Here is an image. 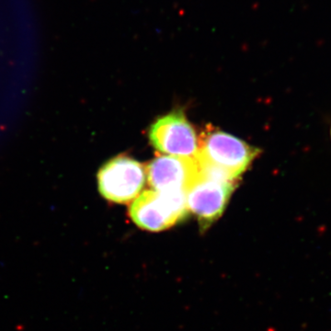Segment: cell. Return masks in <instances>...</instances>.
Returning a JSON list of instances; mask_svg holds the SVG:
<instances>
[{
  "label": "cell",
  "instance_id": "1",
  "mask_svg": "<svg viewBox=\"0 0 331 331\" xmlns=\"http://www.w3.org/2000/svg\"><path fill=\"white\" fill-rule=\"evenodd\" d=\"M258 154V149L233 135L220 131H210L203 132L199 140L197 158L202 166L236 180Z\"/></svg>",
  "mask_w": 331,
  "mask_h": 331
},
{
  "label": "cell",
  "instance_id": "2",
  "mask_svg": "<svg viewBox=\"0 0 331 331\" xmlns=\"http://www.w3.org/2000/svg\"><path fill=\"white\" fill-rule=\"evenodd\" d=\"M189 209L186 191L146 190L132 202L130 215L141 228L159 232L182 221Z\"/></svg>",
  "mask_w": 331,
  "mask_h": 331
},
{
  "label": "cell",
  "instance_id": "3",
  "mask_svg": "<svg viewBox=\"0 0 331 331\" xmlns=\"http://www.w3.org/2000/svg\"><path fill=\"white\" fill-rule=\"evenodd\" d=\"M235 181L200 166V173L187 190L186 197L188 209L196 215L201 229L208 228L223 214Z\"/></svg>",
  "mask_w": 331,
  "mask_h": 331
},
{
  "label": "cell",
  "instance_id": "4",
  "mask_svg": "<svg viewBox=\"0 0 331 331\" xmlns=\"http://www.w3.org/2000/svg\"><path fill=\"white\" fill-rule=\"evenodd\" d=\"M146 179V169L128 156H117L103 166L98 173V185L105 199L125 203L136 198Z\"/></svg>",
  "mask_w": 331,
  "mask_h": 331
},
{
  "label": "cell",
  "instance_id": "5",
  "mask_svg": "<svg viewBox=\"0 0 331 331\" xmlns=\"http://www.w3.org/2000/svg\"><path fill=\"white\" fill-rule=\"evenodd\" d=\"M148 136L161 153L190 158L198 156V137L182 111H174L156 120L149 129Z\"/></svg>",
  "mask_w": 331,
  "mask_h": 331
},
{
  "label": "cell",
  "instance_id": "6",
  "mask_svg": "<svg viewBox=\"0 0 331 331\" xmlns=\"http://www.w3.org/2000/svg\"><path fill=\"white\" fill-rule=\"evenodd\" d=\"M200 173L198 158L158 156L146 168L150 186L157 191H186Z\"/></svg>",
  "mask_w": 331,
  "mask_h": 331
}]
</instances>
